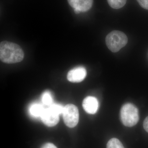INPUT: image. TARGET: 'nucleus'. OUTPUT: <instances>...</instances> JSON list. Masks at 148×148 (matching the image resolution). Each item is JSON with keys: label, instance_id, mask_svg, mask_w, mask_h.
I'll return each mask as SVG.
<instances>
[{"label": "nucleus", "instance_id": "7ed1b4c3", "mask_svg": "<svg viewBox=\"0 0 148 148\" xmlns=\"http://www.w3.org/2000/svg\"><path fill=\"white\" fill-rule=\"evenodd\" d=\"M106 42L110 50L113 52H117L127 44V38L123 32L114 31L107 36Z\"/></svg>", "mask_w": 148, "mask_h": 148}, {"label": "nucleus", "instance_id": "f03ea898", "mask_svg": "<svg viewBox=\"0 0 148 148\" xmlns=\"http://www.w3.org/2000/svg\"><path fill=\"white\" fill-rule=\"evenodd\" d=\"M120 117L122 123L125 126L131 127L134 126L139 120L138 108L132 103L124 104L121 110Z\"/></svg>", "mask_w": 148, "mask_h": 148}, {"label": "nucleus", "instance_id": "f8f14e48", "mask_svg": "<svg viewBox=\"0 0 148 148\" xmlns=\"http://www.w3.org/2000/svg\"><path fill=\"white\" fill-rule=\"evenodd\" d=\"M42 101L43 103L46 106H50L53 103L52 95L49 91H45L42 96Z\"/></svg>", "mask_w": 148, "mask_h": 148}, {"label": "nucleus", "instance_id": "9d476101", "mask_svg": "<svg viewBox=\"0 0 148 148\" xmlns=\"http://www.w3.org/2000/svg\"><path fill=\"white\" fill-rule=\"evenodd\" d=\"M109 5L112 8L118 9L124 6L127 0H107Z\"/></svg>", "mask_w": 148, "mask_h": 148}, {"label": "nucleus", "instance_id": "dca6fc26", "mask_svg": "<svg viewBox=\"0 0 148 148\" xmlns=\"http://www.w3.org/2000/svg\"><path fill=\"white\" fill-rule=\"evenodd\" d=\"M143 127L144 129L148 133V116L146 118L144 123H143Z\"/></svg>", "mask_w": 148, "mask_h": 148}, {"label": "nucleus", "instance_id": "0eeeda50", "mask_svg": "<svg viewBox=\"0 0 148 148\" xmlns=\"http://www.w3.org/2000/svg\"><path fill=\"white\" fill-rule=\"evenodd\" d=\"M82 106L85 112L90 114L97 112L99 107V103L97 98L93 96H88L83 100Z\"/></svg>", "mask_w": 148, "mask_h": 148}, {"label": "nucleus", "instance_id": "423d86ee", "mask_svg": "<svg viewBox=\"0 0 148 148\" xmlns=\"http://www.w3.org/2000/svg\"><path fill=\"white\" fill-rule=\"evenodd\" d=\"M86 75L87 71L85 68L83 66H79L69 71L67 75V79L71 82H80L85 78Z\"/></svg>", "mask_w": 148, "mask_h": 148}, {"label": "nucleus", "instance_id": "9b49d317", "mask_svg": "<svg viewBox=\"0 0 148 148\" xmlns=\"http://www.w3.org/2000/svg\"><path fill=\"white\" fill-rule=\"evenodd\" d=\"M107 148H125L119 139L113 138L107 143Z\"/></svg>", "mask_w": 148, "mask_h": 148}, {"label": "nucleus", "instance_id": "6e6552de", "mask_svg": "<svg viewBox=\"0 0 148 148\" xmlns=\"http://www.w3.org/2000/svg\"><path fill=\"white\" fill-rule=\"evenodd\" d=\"M70 5L80 12H85L92 7L93 0H68Z\"/></svg>", "mask_w": 148, "mask_h": 148}, {"label": "nucleus", "instance_id": "1a4fd4ad", "mask_svg": "<svg viewBox=\"0 0 148 148\" xmlns=\"http://www.w3.org/2000/svg\"><path fill=\"white\" fill-rule=\"evenodd\" d=\"M43 107L38 103L32 104L29 109V112L32 116L35 117H40L44 111Z\"/></svg>", "mask_w": 148, "mask_h": 148}, {"label": "nucleus", "instance_id": "4468645a", "mask_svg": "<svg viewBox=\"0 0 148 148\" xmlns=\"http://www.w3.org/2000/svg\"><path fill=\"white\" fill-rule=\"evenodd\" d=\"M140 5L145 9L148 10V0H137Z\"/></svg>", "mask_w": 148, "mask_h": 148}, {"label": "nucleus", "instance_id": "39448f33", "mask_svg": "<svg viewBox=\"0 0 148 148\" xmlns=\"http://www.w3.org/2000/svg\"><path fill=\"white\" fill-rule=\"evenodd\" d=\"M42 122L48 127H53L59 121V115L50 108L45 109L40 117Z\"/></svg>", "mask_w": 148, "mask_h": 148}, {"label": "nucleus", "instance_id": "ddd939ff", "mask_svg": "<svg viewBox=\"0 0 148 148\" xmlns=\"http://www.w3.org/2000/svg\"><path fill=\"white\" fill-rule=\"evenodd\" d=\"M49 108L53 110L56 112L59 115L63 114L64 107L61 105L58 104H56V103H52L51 105L49 106Z\"/></svg>", "mask_w": 148, "mask_h": 148}, {"label": "nucleus", "instance_id": "2eb2a0df", "mask_svg": "<svg viewBox=\"0 0 148 148\" xmlns=\"http://www.w3.org/2000/svg\"><path fill=\"white\" fill-rule=\"evenodd\" d=\"M41 148H57L55 145L52 143H47L44 144Z\"/></svg>", "mask_w": 148, "mask_h": 148}, {"label": "nucleus", "instance_id": "20e7f679", "mask_svg": "<svg viewBox=\"0 0 148 148\" xmlns=\"http://www.w3.org/2000/svg\"><path fill=\"white\" fill-rule=\"evenodd\" d=\"M65 124L68 127L73 128L78 123L79 113L77 108L73 104H69L64 107L63 114Z\"/></svg>", "mask_w": 148, "mask_h": 148}, {"label": "nucleus", "instance_id": "f257e3e1", "mask_svg": "<svg viewBox=\"0 0 148 148\" xmlns=\"http://www.w3.org/2000/svg\"><path fill=\"white\" fill-rule=\"evenodd\" d=\"M24 52L16 44L3 41L0 44V59L6 64H13L21 62L24 58Z\"/></svg>", "mask_w": 148, "mask_h": 148}]
</instances>
